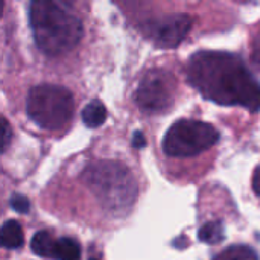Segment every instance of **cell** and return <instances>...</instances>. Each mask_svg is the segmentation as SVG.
Masks as SVG:
<instances>
[{
  "label": "cell",
  "mask_w": 260,
  "mask_h": 260,
  "mask_svg": "<svg viewBox=\"0 0 260 260\" xmlns=\"http://www.w3.org/2000/svg\"><path fill=\"white\" fill-rule=\"evenodd\" d=\"M12 137V131H11V126L8 123V120L5 117H2V151L5 152L6 148L9 146V140Z\"/></svg>",
  "instance_id": "15"
},
{
  "label": "cell",
  "mask_w": 260,
  "mask_h": 260,
  "mask_svg": "<svg viewBox=\"0 0 260 260\" xmlns=\"http://www.w3.org/2000/svg\"><path fill=\"white\" fill-rule=\"evenodd\" d=\"M213 260H259V256L248 245H232L216 254Z\"/></svg>",
  "instance_id": "13"
},
{
  "label": "cell",
  "mask_w": 260,
  "mask_h": 260,
  "mask_svg": "<svg viewBox=\"0 0 260 260\" xmlns=\"http://www.w3.org/2000/svg\"><path fill=\"white\" fill-rule=\"evenodd\" d=\"M81 177L101 206L111 215H125L133 207L137 184L125 165L113 160H98L90 163Z\"/></svg>",
  "instance_id": "3"
},
{
  "label": "cell",
  "mask_w": 260,
  "mask_h": 260,
  "mask_svg": "<svg viewBox=\"0 0 260 260\" xmlns=\"http://www.w3.org/2000/svg\"><path fill=\"white\" fill-rule=\"evenodd\" d=\"M219 140V131L201 120L180 119L163 137V151L169 157H193L210 149Z\"/></svg>",
  "instance_id": "5"
},
{
  "label": "cell",
  "mask_w": 260,
  "mask_h": 260,
  "mask_svg": "<svg viewBox=\"0 0 260 260\" xmlns=\"http://www.w3.org/2000/svg\"><path fill=\"white\" fill-rule=\"evenodd\" d=\"M90 260H98V259H90Z\"/></svg>",
  "instance_id": "19"
},
{
  "label": "cell",
  "mask_w": 260,
  "mask_h": 260,
  "mask_svg": "<svg viewBox=\"0 0 260 260\" xmlns=\"http://www.w3.org/2000/svg\"><path fill=\"white\" fill-rule=\"evenodd\" d=\"M55 260H81V247L79 244L72 238H61L56 239L55 251H53Z\"/></svg>",
  "instance_id": "11"
},
{
  "label": "cell",
  "mask_w": 260,
  "mask_h": 260,
  "mask_svg": "<svg viewBox=\"0 0 260 260\" xmlns=\"http://www.w3.org/2000/svg\"><path fill=\"white\" fill-rule=\"evenodd\" d=\"M187 79L215 104L260 110V82L235 53L221 50L193 53L187 62Z\"/></svg>",
  "instance_id": "1"
},
{
  "label": "cell",
  "mask_w": 260,
  "mask_h": 260,
  "mask_svg": "<svg viewBox=\"0 0 260 260\" xmlns=\"http://www.w3.org/2000/svg\"><path fill=\"white\" fill-rule=\"evenodd\" d=\"M75 110V99L69 88L55 84H40L29 90L26 113L43 129L55 131L64 128Z\"/></svg>",
  "instance_id": "4"
},
{
  "label": "cell",
  "mask_w": 260,
  "mask_h": 260,
  "mask_svg": "<svg viewBox=\"0 0 260 260\" xmlns=\"http://www.w3.org/2000/svg\"><path fill=\"white\" fill-rule=\"evenodd\" d=\"M224 238H225V229L221 221L206 222L198 232V239L207 245H216L222 242Z\"/></svg>",
  "instance_id": "12"
},
{
  "label": "cell",
  "mask_w": 260,
  "mask_h": 260,
  "mask_svg": "<svg viewBox=\"0 0 260 260\" xmlns=\"http://www.w3.org/2000/svg\"><path fill=\"white\" fill-rule=\"evenodd\" d=\"M9 206L12 210H15L17 213H27L29 209H30V203L29 200L24 197V195H20V193H15L11 197L9 200Z\"/></svg>",
  "instance_id": "14"
},
{
  "label": "cell",
  "mask_w": 260,
  "mask_h": 260,
  "mask_svg": "<svg viewBox=\"0 0 260 260\" xmlns=\"http://www.w3.org/2000/svg\"><path fill=\"white\" fill-rule=\"evenodd\" d=\"M105 119H107V108L98 99L90 101L84 107V110H82V122L88 128H98V126H101L105 122Z\"/></svg>",
  "instance_id": "9"
},
{
  "label": "cell",
  "mask_w": 260,
  "mask_h": 260,
  "mask_svg": "<svg viewBox=\"0 0 260 260\" xmlns=\"http://www.w3.org/2000/svg\"><path fill=\"white\" fill-rule=\"evenodd\" d=\"M55 245H56V239H53V236L44 230L37 232L30 241V250L40 257H52L53 259Z\"/></svg>",
  "instance_id": "10"
},
{
  "label": "cell",
  "mask_w": 260,
  "mask_h": 260,
  "mask_svg": "<svg viewBox=\"0 0 260 260\" xmlns=\"http://www.w3.org/2000/svg\"><path fill=\"white\" fill-rule=\"evenodd\" d=\"M0 241H2V245L8 250L20 248L24 244L21 225L14 219L3 222V225L0 229Z\"/></svg>",
  "instance_id": "8"
},
{
  "label": "cell",
  "mask_w": 260,
  "mask_h": 260,
  "mask_svg": "<svg viewBox=\"0 0 260 260\" xmlns=\"http://www.w3.org/2000/svg\"><path fill=\"white\" fill-rule=\"evenodd\" d=\"M29 26L37 47L49 56L70 52L84 35L79 17L64 3L52 0L29 3Z\"/></svg>",
  "instance_id": "2"
},
{
  "label": "cell",
  "mask_w": 260,
  "mask_h": 260,
  "mask_svg": "<svg viewBox=\"0 0 260 260\" xmlns=\"http://www.w3.org/2000/svg\"><path fill=\"white\" fill-rule=\"evenodd\" d=\"M133 146L134 148H143V146H146V139L142 134V131H136L134 133V136H133Z\"/></svg>",
  "instance_id": "17"
},
{
  "label": "cell",
  "mask_w": 260,
  "mask_h": 260,
  "mask_svg": "<svg viewBox=\"0 0 260 260\" xmlns=\"http://www.w3.org/2000/svg\"><path fill=\"white\" fill-rule=\"evenodd\" d=\"M251 58L254 61V64L260 69V35L257 38H254L253 43V50H251Z\"/></svg>",
  "instance_id": "16"
},
{
  "label": "cell",
  "mask_w": 260,
  "mask_h": 260,
  "mask_svg": "<svg viewBox=\"0 0 260 260\" xmlns=\"http://www.w3.org/2000/svg\"><path fill=\"white\" fill-rule=\"evenodd\" d=\"M175 90L177 81L171 72L152 69L142 76L134 91V102L143 113H163L172 107Z\"/></svg>",
  "instance_id": "6"
},
{
  "label": "cell",
  "mask_w": 260,
  "mask_h": 260,
  "mask_svg": "<svg viewBox=\"0 0 260 260\" xmlns=\"http://www.w3.org/2000/svg\"><path fill=\"white\" fill-rule=\"evenodd\" d=\"M193 20L187 14H172L146 23L145 34L161 49L177 47L192 29Z\"/></svg>",
  "instance_id": "7"
},
{
  "label": "cell",
  "mask_w": 260,
  "mask_h": 260,
  "mask_svg": "<svg viewBox=\"0 0 260 260\" xmlns=\"http://www.w3.org/2000/svg\"><path fill=\"white\" fill-rule=\"evenodd\" d=\"M253 190L256 192L257 197H260V165L254 169L253 174Z\"/></svg>",
  "instance_id": "18"
}]
</instances>
